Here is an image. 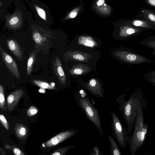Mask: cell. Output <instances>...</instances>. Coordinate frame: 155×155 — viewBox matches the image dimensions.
Segmentation results:
<instances>
[{"mask_svg":"<svg viewBox=\"0 0 155 155\" xmlns=\"http://www.w3.org/2000/svg\"><path fill=\"white\" fill-rule=\"evenodd\" d=\"M125 95L124 94L118 97L116 100L119 104V110L122 114L130 134L134 126L139 107H143L146 108L147 104L140 88L135 91L126 101L124 99Z\"/></svg>","mask_w":155,"mask_h":155,"instance_id":"6da1fadb","label":"cell"},{"mask_svg":"<svg viewBox=\"0 0 155 155\" xmlns=\"http://www.w3.org/2000/svg\"><path fill=\"white\" fill-rule=\"evenodd\" d=\"M143 107H139L134 124L133 132L128 141L131 155L140 150L145 140L148 131V124L144 123Z\"/></svg>","mask_w":155,"mask_h":155,"instance_id":"7a4b0ae2","label":"cell"},{"mask_svg":"<svg viewBox=\"0 0 155 155\" xmlns=\"http://www.w3.org/2000/svg\"><path fill=\"white\" fill-rule=\"evenodd\" d=\"M75 99L78 105L81 108L87 119L96 126L101 136H103L98 112L87 97L86 92L83 90H80L79 94L76 95Z\"/></svg>","mask_w":155,"mask_h":155,"instance_id":"3957f363","label":"cell"},{"mask_svg":"<svg viewBox=\"0 0 155 155\" xmlns=\"http://www.w3.org/2000/svg\"><path fill=\"white\" fill-rule=\"evenodd\" d=\"M110 115L113 134L121 148L124 150L128 144V132L114 111L110 112Z\"/></svg>","mask_w":155,"mask_h":155,"instance_id":"277c9868","label":"cell"},{"mask_svg":"<svg viewBox=\"0 0 155 155\" xmlns=\"http://www.w3.org/2000/svg\"><path fill=\"white\" fill-rule=\"evenodd\" d=\"M114 55L122 61L128 64H140L154 63L155 61L128 49L119 50Z\"/></svg>","mask_w":155,"mask_h":155,"instance_id":"5b68a950","label":"cell"},{"mask_svg":"<svg viewBox=\"0 0 155 155\" xmlns=\"http://www.w3.org/2000/svg\"><path fill=\"white\" fill-rule=\"evenodd\" d=\"M79 130L76 129H72L63 131L51 138L45 143L46 147L55 146L66 140L77 135Z\"/></svg>","mask_w":155,"mask_h":155,"instance_id":"8992f818","label":"cell"},{"mask_svg":"<svg viewBox=\"0 0 155 155\" xmlns=\"http://www.w3.org/2000/svg\"><path fill=\"white\" fill-rule=\"evenodd\" d=\"M0 52L2 59L7 68L11 74L19 79L20 76L18 66L15 60L0 47Z\"/></svg>","mask_w":155,"mask_h":155,"instance_id":"52a82bcc","label":"cell"},{"mask_svg":"<svg viewBox=\"0 0 155 155\" xmlns=\"http://www.w3.org/2000/svg\"><path fill=\"white\" fill-rule=\"evenodd\" d=\"M86 88L96 97H104V90L100 82L97 79H91L85 86Z\"/></svg>","mask_w":155,"mask_h":155,"instance_id":"ba28073f","label":"cell"},{"mask_svg":"<svg viewBox=\"0 0 155 155\" xmlns=\"http://www.w3.org/2000/svg\"><path fill=\"white\" fill-rule=\"evenodd\" d=\"M22 89L17 90L12 92L7 97V106L9 111L13 110L24 94Z\"/></svg>","mask_w":155,"mask_h":155,"instance_id":"9c48e42d","label":"cell"},{"mask_svg":"<svg viewBox=\"0 0 155 155\" xmlns=\"http://www.w3.org/2000/svg\"><path fill=\"white\" fill-rule=\"evenodd\" d=\"M52 65L53 69L60 83L63 84H65L66 81V75L61 61L58 57H55L53 62Z\"/></svg>","mask_w":155,"mask_h":155,"instance_id":"30bf717a","label":"cell"},{"mask_svg":"<svg viewBox=\"0 0 155 155\" xmlns=\"http://www.w3.org/2000/svg\"><path fill=\"white\" fill-rule=\"evenodd\" d=\"M65 56L69 60L81 62H87L91 57L87 53L78 51H68Z\"/></svg>","mask_w":155,"mask_h":155,"instance_id":"8fae6325","label":"cell"},{"mask_svg":"<svg viewBox=\"0 0 155 155\" xmlns=\"http://www.w3.org/2000/svg\"><path fill=\"white\" fill-rule=\"evenodd\" d=\"M7 46L12 53L18 59H23V53L20 45L15 40L13 39H7L6 41Z\"/></svg>","mask_w":155,"mask_h":155,"instance_id":"7c38bea8","label":"cell"},{"mask_svg":"<svg viewBox=\"0 0 155 155\" xmlns=\"http://www.w3.org/2000/svg\"><path fill=\"white\" fill-rule=\"evenodd\" d=\"M143 30V28L136 27H125L121 30L119 36L121 38H128L137 35Z\"/></svg>","mask_w":155,"mask_h":155,"instance_id":"4fadbf2b","label":"cell"},{"mask_svg":"<svg viewBox=\"0 0 155 155\" xmlns=\"http://www.w3.org/2000/svg\"><path fill=\"white\" fill-rule=\"evenodd\" d=\"M91 69L87 65L80 63L73 65L69 70V72L72 75H79L88 72Z\"/></svg>","mask_w":155,"mask_h":155,"instance_id":"5bb4252c","label":"cell"},{"mask_svg":"<svg viewBox=\"0 0 155 155\" xmlns=\"http://www.w3.org/2000/svg\"><path fill=\"white\" fill-rule=\"evenodd\" d=\"M14 129L16 136L20 140H24L28 135V129L23 124L20 123L16 124L14 127Z\"/></svg>","mask_w":155,"mask_h":155,"instance_id":"9a60e30c","label":"cell"},{"mask_svg":"<svg viewBox=\"0 0 155 155\" xmlns=\"http://www.w3.org/2000/svg\"><path fill=\"white\" fill-rule=\"evenodd\" d=\"M78 43L85 46L93 47L97 45V42L91 37L81 36L78 39Z\"/></svg>","mask_w":155,"mask_h":155,"instance_id":"2e32d148","label":"cell"},{"mask_svg":"<svg viewBox=\"0 0 155 155\" xmlns=\"http://www.w3.org/2000/svg\"><path fill=\"white\" fill-rule=\"evenodd\" d=\"M108 139L111 147H110V152L111 155H122L121 152L118 147V145L114 138L110 135L108 136Z\"/></svg>","mask_w":155,"mask_h":155,"instance_id":"e0dca14e","label":"cell"},{"mask_svg":"<svg viewBox=\"0 0 155 155\" xmlns=\"http://www.w3.org/2000/svg\"><path fill=\"white\" fill-rule=\"evenodd\" d=\"M140 44L153 50L151 53L155 56V36H150L142 40Z\"/></svg>","mask_w":155,"mask_h":155,"instance_id":"ac0fdd59","label":"cell"},{"mask_svg":"<svg viewBox=\"0 0 155 155\" xmlns=\"http://www.w3.org/2000/svg\"><path fill=\"white\" fill-rule=\"evenodd\" d=\"M21 24L20 19L17 15L12 16L8 21V26L12 28L15 29L19 28Z\"/></svg>","mask_w":155,"mask_h":155,"instance_id":"d6986e66","label":"cell"},{"mask_svg":"<svg viewBox=\"0 0 155 155\" xmlns=\"http://www.w3.org/2000/svg\"><path fill=\"white\" fill-rule=\"evenodd\" d=\"M35 60V54L34 52L31 54L28 61L26 70L28 75H29L31 74L32 70L33 64Z\"/></svg>","mask_w":155,"mask_h":155,"instance_id":"ffe728a7","label":"cell"},{"mask_svg":"<svg viewBox=\"0 0 155 155\" xmlns=\"http://www.w3.org/2000/svg\"><path fill=\"white\" fill-rule=\"evenodd\" d=\"M132 24L134 26L140 28L150 29L153 27L152 25L148 22L138 20L133 21Z\"/></svg>","mask_w":155,"mask_h":155,"instance_id":"44dd1931","label":"cell"},{"mask_svg":"<svg viewBox=\"0 0 155 155\" xmlns=\"http://www.w3.org/2000/svg\"><path fill=\"white\" fill-rule=\"evenodd\" d=\"M32 82L35 84L43 88L49 89H53L55 88L51 85L44 81L35 80L32 81Z\"/></svg>","mask_w":155,"mask_h":155,"instance_id":"7402d4cb","label":"cell"},{"mask_svg":"<svg viewBox=\"0 0 155 155\" xmlns=\"http://www.w3.org/2000/svg\"><path fill=\"white\" fill-rule=\"evenodd\" d=\"M75 147V146L74 145L64 147L55 150L51 154L52 155H64L67 153L69 149L73 148Z\"/></svg>","mask_w":155,"mask_h":155,"instance_id":"603a6c76","label":"cell"},{"mask_svg":"<svg viewBox=\"0 0 155 155\" xmlns=\"http://www.w3.org/2000/svg\"><path fill=\"white\" fill-rule=\"evenodd\" d=\"M0 107L3 110H5V98L4 94V89L1 84L0 85Z\"/></svg>","mask_w":155,"mask_h":155,"instance_id":"cb8c5ba5","label":"cell"},{"mask_svg":"<svg viewBox=\"0 0 155 155\" xmlns=\"http://www.w3.org/2000/svg\"><path fill=\"white\" fill-rule=\"evenodd\" d=\"M145 18L149 20L155 25V13L151 11L145 10L143 11Z\"/></svg>","mask_w":155,"mask_h":155,"instance_id":"d4e9b609","label":"cell"},{"mask_svg":"<svg viewBox=\"0 0 155 155\" xmlns=\"http://www.w3.org/2000/svg\"><path fill=\"white\" fill-rule=\"evenodd\" d=\"M33 37L35 42L39 45L41 44L46 40L45 38L42 37L40 33L38 32H34L33 34Z\"/></svg>","mask_w":155,"mask_h":155,"instance_id":"484cf974","label":"cell"},{"mask_svg":"<svg viewBox=\"0 0 155 155\" xmlns=\"http://www.w3.org/2000/svg\"><path fill=\"white\" fill-rule=\"evenodd\" d=\"M38 112V109L35 106H31L27 112V115L29 117H33Z\"/></svg>","mask_w":155,"mask_h":155,"instance_id":"4316f807","label":"cell"},{"mask_svg":"<svg viewBox=\"0 0 155 155\" xmlns=\"http://www.w3.org/2000/svg\"><path fill=\"white\" fill-rule=\"evenodd\" d=\"M35 8L40 17L42 19L46 20V15L45 11L42 8L37 6H35Z\"/></svg>","mask_w":155,"mask_h":155,"instance_id":"83f0119b","label":"cell"},{"mask_svg":"<svg viewBox=\"0 0 155 155\" xmlns=\"http://www.w3.org/2000/svg\"><path fill=\"white\" fill-rule=\"evenodd\" d=\"M1 122L3 127L7 130L9 129V125L8 122L5 116L2 114L0 115Z\"/></svg>","mask_w":155,"mask_h":155,"instance_id":"f1b7e54d","label":"cell"},{"mask_svg":"<svg viewBox=\"0 0 155 155\" xmlns=\"http://www.w3.org/2000/svg\"><path fill=\"white\" fill-rule=\"evenodd\" d=\"M12 151L16 155H24L25 154L19 149L15 146L12 147Z\"/></svg>","mask_w":155,"mask_h":155,"instance_id":"f546056e","label":"cell"},{"mask_svg":"<svg viewBox=\"0 0 155 155\" xmlns=\"http://www.w3.org/2000/svg\"><path fill=\"white\" fill-rule=\"evenodd\" d=\"M146 80L155 86V77L150 76L145 74Z\"/></svg>","mask_w":155,"mask_h":155,"instance_id":"4dcf8cb0","label":"cell"},{"mask_svg":"<svg viewBox=\"0 0 155 155\" xmlns=\"http://www.w3.org/2000/svg\"><path fill=\"white\" fill-rule=\"evenodd\" d=\"M101 152L99 151V148L97 147H94L92 151H91L90 154L91 155H101Z\"/></svg>","mask_w":155,"mask_h":155,"instance_id":"1f68e13d","label":"cell"},{"mask_svg":"<svg viewBox=\"0 0 155 155\" xmlns=\"http://www.w3.org/2000/svg\"><path fill=\"white\" fill-rule=\"evenodd\" d=\"M145 74L150 76L155 77V70L150 71Z\"/></svg>","mask_w":155,"mask_h":155,"instance_id":"d6a6232c","label":"cell"},{"mask_svg":"<svg viewBox=\"0 0 155 155\" xmlns=\"http://www.w3.org/2000/svg\"><path fill=\"white\" fill-rule=\"evenodd\" d=\"M147 2L150 5L155 7V0H147Z\"/></svg>","mask_w":155,"mask_h":155,"instance_id":"836d02e7","label":"cell"},{"mask_svg":"<svg viewBox=\"0 0 155 155\" xmlns=\"http://www.w3.org/2000/svg\"><path fill=\"white\" fill-rule=\"evenodd\" d=\"M104 2V0H99L97 2V4L98 6H101L103 5Z\"/></svg>","mask_w":155,"mask_h":155,"instance_id":"e575fe53","label":"cell"},{"mask_svg":"<svg viewBox=\"0 0 155 155\" xmlns=\"http://www.w3.org/2000/svg\"><path fill=\"white\" fill-rule=\"evenodd\" d=\"M77 15V13L74 12L71 13L70 15V17L71 18H75Z\"/></svg>","mask_w":155,"mask_h":155,"instance_id":"d590c367","label":"cell"},{"mask_svg":"<svg viewBox=\"0 0 155 155\" xmlns=\"http://www.w3.org/2000/svg\"><path fill=\"white\" fill-rule=\"evenodd\" d=\"M51 85L53 86V87H54V83H52L51 84Z\"/></svg>","mask_w":155,"mask_h":155,"instance_id":"8d00e7d4","label":"cell"}]
</instances>
